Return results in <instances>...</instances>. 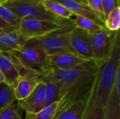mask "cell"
<instances>
[{"mask_svg":"<svg viewBox=\"0 0 120 119\" xmlns=\"http://www.w3.org/2000/svg\"><path fill=\"white\" fill-rule=\"evenodd\" d=\"M57 102L53 103L36 114H26L25 119H54L56 116Z\"/></svg>","mask_w":120,"mask_h":119,"instance_id":"obj_21","label":"cell"},{"mask_svg":"<svg viewBox=\"0 0 120 119\" xmlns=\"http://www.w3.org/2000/svg\"><path fill=\"white\" fill-rule=\"evenodd\" d=\"M120 70V31H117L115 33L109 55L99 67L95 88L88 109L107 107L114 88L117 74Z\"/></svg>","mask_w":120,"mask_h":119,"instance_id":"obj_1","label":"cell"},{"mask_svg":"<svg viewBox=\"0 0 120 119\" xmlns=\"http://www.w3.org/2000/svg\"><path fill=\"white\" fill-rule=\"evenodd\" d=\"M33 1H38V2H41V3H42L44 0H33Z\"/></svg>","mask_w":120,"mask_h":119,"instance_id":"obj_31","label":"cell"},{"mask_svg":"<svg viewBox=\"0 0 120 119\" xmlns=\"http://www.w3.org/2000/svg\"><path fill=\"white\" fill-rule=\"evenodd\" d=\"M105 27L111 32L120 31V7L112 10L106 17Z\"/></svg>","mask_w":120,"mask_h":119,"instance_id":"obj_22","label":"cell"},{"mask_svg":"<svg viewBox=\"0 0 120 119\" xmlns=\"http://www.w3.org/2000/svg\"><path fill=\"white\" fill-rule=\"evenodd\" d=\"M115 33L116 32H111L105 27L89 33L92 60L102 63L106 59L110 53Z\"/></svg>","mask_w":120,"mask_h":119,"instance_id":"obj_8","label":"cell"},{"mask_svg":"<svg viewBox=\"0 0 120 119\" xmlns=\"http://www.w3.org/2000/svg\"><path fill=\"white\" fill-rule=\"evenodd\" d=\"M8 1V0H0V4H2V3L5 2V1Z\"/></svg>","mask_w":120,"mask_h":119,"instance_id":"obj_32","label":"cell"},{"mask_svg":"<svg viewBox=\"0 0 120 119\" xmlns=\"http://www.w3.org/2000/svg\"><path fill=\"white\" fill-rule=\"evenodd\" d=\"M16 101L14 88L6 82L0 83V110Z\"/></svg>","mask_w":120,"mask_h":119,"instance_id":"obj_19","label":"cell"},{"mask_svg":"<svg viewBox=\"0 0 120 119\" xmlns=\"http://www.w3.org/2000/svg\"><path fill=\"white\" fill-rule=\"evenodd\" d=\"M20 108L26 114H36L45 107V84L39 81L32 93L21 100L17 101Z\"/></svg>","mask_w":120,"mask_h":119,"instance_id":"obj_10","label":"cell"},{"mask_svg":"<svg viewBox=\"0 0 120 119\" xmlns=\"http://www.w3.org/2000/svg\"><path fill=\"white\" fill-rule=\"evenodd\" d=\"M73 27L74 26L70 25L59 32L46 36L27 40L23 46L40 48L47 55L60 53H72L76 54L70 42V33Z\"/></svg>","mask_w":120,"mask_h":119,"instance_id":"obj_3","label":"cell"},{"mask_svg":"<svg viewBox=\"0 0 120 119\" xmlns=\"http://www.w3.org/2000/svg\"><path fill=\"white\" fill-rule=\"evenodd\" d=\"M91 96L64 111L55 119H84L91 102Z\"/></svg>","mask_w":120,"mask_h":119,"instance_id":"obj_15","label":"cell"},{"mask_svg":"<svg viewBox=\"0 0 120 119\" xmlns=\"http://www.w3.org/2000/svg\"><path fill=\"white\" fill-rule=\"evenodd\" d=\"M0 4L9 8L20 20L39 19L58 23L66 22L51 14L42 3L33 0H8Z\"/></svg>","mask_w":120,"mask_h":119,"instance_id":"obj_4","label":"cell"},{"mask_svg":"<svg viewBox=\"0 0 120 119\" xmlns=\"http://www.w3.org/2000/svg\"><path fill=\"white\" fill-rule=\"evenodd\" d=\"M56 1L63 4L75 15H79L86 18L103 27H105V23L103 22L93 12L88 5L81 4L72 0H55Z\"/></svg>","mask_w":120,"mask_h":119,"instance_id":"obj_14","label":"cell"},{"mask_svg":"<svg viewBox=\"0 0 120 119\" xmlns=\"http://www.w3.org/2000/svg\"><path fill=\"white\" fill-rule=\"evenodd\" d=\"M101 64L94 60H89L68 69H58L49 67L38 69V72L40 79H47L57 85L61 96L62 93L70 86L96 74Z\"/></svg>","mask_w":120,"mask_h":119,"instance_id":"obj_2","label":"cell"},{"mask_svg":"<svg viewBox=\"0 0 120 119\" xmlns=\"http://www.w3.org/2000/svg\"><path fill=\"white\" fill-rule=\"evenodd\" d=\"M97 73L70 86L62 93L57 103V109L54 119L74 105L92 95L96 85Z\"/></svg>","mask_w":120,"mask_h":119,"instance_id":"obj_5","label":"cell"},{"mask_svg":"<svg viewBox=\"0 0 120 119\" xmlns=\"http://www.w3.org/2000/svg\"><path fill=\"white\" fill-rule=\"evenodd\" d=\"M26 41L20 35L18 30L0 29V50L11 52L19 49Z\"/></svg>","mask_w":120,"mask_h":119,"instance_id":"obj_13","label":"cell"},{"mask_svg":"<svg viewBox=\"0 0 120 119\" xmlns=\"http://www.w3.org/2000/svg\"><path fill=\"white\" fill-rule=\"evenodd\" d=\"M40 81L45 84V107L58 102L60 98V92L57 85L47 79H41Z\"/></svg>","mask_w":120,"mask_h":119,"instance_id":"obj_17","label":"cell"},{"mask_svg":"<svg viewBox=\"0 0 120 119\" xmlns=\"http://www.w3.org/2000/svg\"><path fill=\"white\" fill-rule=\"evenodd\" d=\"M74 1L75 2L79 3L81 4H84V5H88V0H72Z\"/></svg>","mask_w":120,"mask_h":119,"instance_id":"obj_29","label":"cell"},{"mask_svg":"<svg viewBox=\"0 0 120 119\" xmlns=\"http://www.w3.org/2000/svg\"><path fill=\"white\" fill-rule=\"evenodd\" d=\"M1 82H5V80H4V75H3V74L1 73V70H0V83H1Z\"/></svg>","mask_w":120,"mask_h":119,"instance_id":"obj_30","label":"cell"},{"mask_svg":"<svg viewBox=\"0 0 120 119\" xmlns=\"http://www.w3.org/2000/svg\"><path fill=\"white\" fill-rule=\"evenodd\" d=\"M0 70L5 82L14 86L20 76L18 64L9 52L0 50Z\"/></svg>","mask_w":120,"mask_h":119,"instance_id":"obj_11","label":"cell"},{"mask_svg":"<svg viewBox=\"0 0 120 119\" xmlns=\"http://www.w3.org/2000/svg\"><path fill=\"white\" fill-rule=\"evenodd\" d=\"M88 6L93 12L98 17V18L105 23V15L102 0H90L88 1Z\"/></svg>","mask_w":120,"mask_h":119,"instance_id":"obj_25","label":"cell"},{"mask_svg":"<svg viewBox=\"0 0 120 119\" xmlns=\"http://www.w3.org/2000/svg\"><path fill=\"white\" fill-rule=\"evenodd\" d=\"M105 108L92 107L88 109L84 119H105Z\"/></svg>","mask_w":120,"mask_h":119,"instance_id":"obj_26","label":"cell"},{"mask_svg":"<svg viewBox=\"0 0 120 119\" xmlns=\"http://www.w3.org/2000/svg\"><path fill=\"white\" fill-rule=\"evenodd\" d=\"M0 29H6V30H17L16 29L11 27L9 24H8L6 21H4L1 17H0Z\"/></svg>","mask_w":120,"mask_h":119,"instance_id":"obj_28","label":"cell"},{"mask_svg":"<svg viewBox=\"0 0 120 119\" xmlns=\"http://www.w3.org/2000/svg\"><path fill=\"white\" fill-rule=\"evenodd\" d=\"M105 18L107 15L115 8L120 7V0H102Z\"/></svg>","mask_w":120,"mask_h":119,"instance_id":"obj_27","label":"cell"},{"mask_svg":"<svg viewBox=\"0 0 120 119\" xmlns=\"http://www.w3.org/2000/svg\"><path fill=\"white\" fill-rule=\"evenodd\" d=\"M20 109L18 103L15 102L0 110V119H22Z\"/></svg>","mask_w":120,"mask_h":119,"instance_id":"obj_24","label":"cell"},{"mask_svg":"<svg viewBox=\"0 0 120 119\" xmlns=\"http://www.w3.org/2000/svg\"><path fill=\"white\" fill-rule=\"evenodd\" d=\"M70 42L77 55L86 60H92L89 32L74 27L70 33Z\"/></svg>","mask_w":120,"mask_h":119,"instance_id":"obj_9","label":"cell"},{"mask_svg":"<svg viewBox=\"0 0 120 119\" xmlns=\"http://www.w3.org/2000/svg\"><path fill=\"white\" fill-rule=\"evenodd\" d=\"M50 66L58 69H68L89 60H86L75 53H60L48 55Z\"/></svg>","mask_w":120,"mask_h":119,"instance_id":"obj_12","label":"cell"},{"mask_svg":"<svg viewBox=\"0 0 120 119\" xmlns=\"http://www.w3.org/2000/svg\"><path fill=\"white\" fill-rule=\"evenodd\" d=\"M0 17L11 27L18 30V26L22 20H20L9 8L3 6L2 4H0Z\"/></svg>","mask_w":120,"mask_h":119,"instance_id":"obj_23","label":"cell"},{"mask_svg":"<svg viewBox=\"0 0 120 119\" xmlns=\"http://www.w3.org/2000/svg\"><path fill=\"white\" fill-rule=\"evenodd\" d=\"M9 53L19 64L25 67L43 69L51 67L48 55L40 48L22 46L19 49Z\"/></svg>","mask_w":120,"mask_h":119,"instance_id":"obj_7","label":"cell"},{"mask_svg":"<svg viewBox=\"0 0 120 119\" xmlns=\"http://www.w3.org/2000/svg\"><path fill=\"white\" fill-rule=\"evenodd\" d=\"M105 119H120V95L114 88L105 107Z\"/></svg>","mask_w":120,"mask_h":119,"instance_id":"obj_18","label":"cell"},{"mask_svg":"<svg viewBox=\"0 0 120 119\" xmlns=\"http://www.w3.org/2000/svg\"><path fill=\"white\" fill-rule=\"evenodd\" d=\"M45 8L53 15L62 20H70L75 15L63 4L55 0H44L42 2Z\"/></svg>","mask_w":120,"mask_h":119,"instance_id":"obj_16","label":"cell"},{"mask_svg":"<svg viewBox=\"0 0 120 119\" xmlns=\"http://www.w3.org/2000/svg\"><path fill=\"white\" fill-rule=\"evenodd\" d=\"M72 25L70 22H54L39 19H23L20 21L18 32L25 40L39 39L59 32Z\"/></svg>","mask_w":120,"mask_h":119,"instance_id":"obj_6","label":"cell"},{"mask_svg":"<svg viewBox=\"0 0 120 119\" xmlns=\"http://www.w3.org/2000/svg\"><path fill=\"white\" fill-rule=\"evenodd\" d=\"M90 1V0H88V1Z\"/></svg>","mask_w":120,"mask_h":119,"instance_id":"obj_33","label":"cell"},{"mask_svg":"<svg viewBox=\"0 0 120 119\" xmlns=\"http://www.w3.org/2000/svg\"><path fill=\"white\" fill-rule=\"evenodd\" d=\"M70 22L75 27H77L82 29H84L88 32H94L98 31L103 27L93 22L92 20L79 15H75L74 19H70Z\"/></svg>","mask_w":120,"mask_h":119,"instance_id":"obj_20","label":"cell"}]
</instances>
